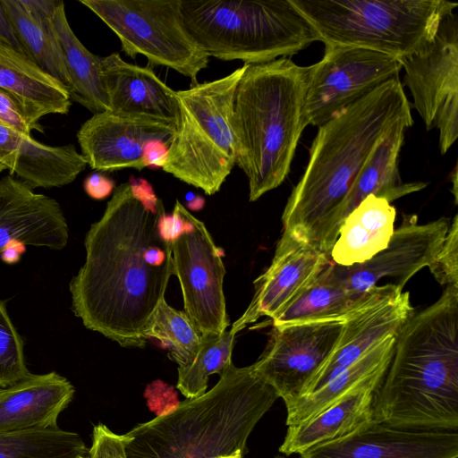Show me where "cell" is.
Segmentation results:
<instances>
[{
    "instance_id": "cell-1",
    "label": "cell",
    "mask_w": 458,
    "mask_h": 458,
    "mask_svg": "<svg viewBox=\"0 0 458 458\" xmlns=\"http://www.w3.org/2000/svg\"><path fill=\"white\" fill-rule=\"evenodd\" d=\"M157 220L129 182L117 186L86 234L85 262L69 284L74 315L122 347L146 345V327L174 275Z\"/></svg>"
},
{
    "instance_id": "cell-2",
    "label": "cell",
    "mask_w": 458,
    "mask_h": 458,
    "mask_svg": "<svg viewBox=\"0 0 458 458\" xmlns=\"http://www.w3.org/2000/svg\"><path fill=\"white\" fill-rule=\"evenodd\" d=\"M408 115L411 103L395 77L319 126L304 173L284 207L278 243L328 254L363 165L383 136Z\"/></svg>"
},
{
    "instance_id": "cell-3",
    "label": "cell",
    "mask_w": 458,
    "mask_h": 458,
    "mask_svg": "<svg viewBox=\"0 0 458 458\" xmlns=\"http://www.w3.org/2000/svg\"><path fill=\"white\" fill-rule=\"evenodd\" d=\"M458 285L414 313L396 335L374 392L372 419L393 427L458 429Z\"/></svg>"
},
{
    "instance_id": "cell-4",
    "label": "cell",
    "mask_w": 458,
    "mask_h": 458,
    "mask_svg": "<svg viewBox=\"0 0 458 458\" xmlns=\"http://www.w3.org/2000/svg\"><path fill=\"white\" fill-rule=\"evenodd\" d=\"M219 376L200 396L126 433V457L216 458L245 452L250 434L279 396L252 365L232 364Z\"/></svg>"
},
{
    "instance_id": "cell-5",
    "label": "cell",
    "mask_w": 458,
    "mask_h": 458,
    "mask_svg": "<svg viewBox=\"0 0 458 458\" xmlns=\"http://www.w3.org/2000/svg\"><path fill=\"white\" fill-rule=\"evenodd\" d=\"M307 66L288 57L248 64L233 100L236 165L249 182L250 201L287 177L306 126L303 113Z\"/></svg>"
},
{
    "instance_id": "cell-6",
    "label": "cell",
    "mask_w": 458,
    "mask_h": 458,
    "mask_svg": "<svg viewBox=\"0 0 458 458\" xmlns=\"http://www.w3.org/2000/svg\"><path fill=\"white\" fill-rule=\"evenodd\" d=\"M185 25L208 57L267 63L319 36L291 0H181Z\"/></svg>"
},
{
    "instance_id": "cell-7",
    "label": "cell",
    "mask_w": 458,
    "mask_h": 458,
    "mask_svg": "<svg viewBox=\"0 0 458 458\" xmlns=\"http://www.w3.org/2000/svg\"><path fill=\"white\" fill-rule=\"evenodd\" d=\"M325 45L373 49L398 58L435 37L457 3L445 0H291Z\"/></svg>"
},
{
    "instance_id": "cell-8",
    "label": "cell",
    "mask_w": 458,
    "mask_h": 458,
    "mask_svg": "<svg viewBox=\"0 0 458 458\" xmlns=\"http://www.w3.org/2000/svg\"><path fill=\"white\" fill-rule=\"evenodd\" d=\"M247 65L175 91L178 116L162 169L207 195L220 191L236 165L233 100Z\"/></svg>"
},
{
    "instance_id": "cell-9",
    "label": "cell",
    "mask_w": 458,
    "mask_h": 458,
    "mask_svg": "<svg viewBox=\"0 0 458 458\" xmlns=\"http://www.w3.org/2000/svg\"><path fill=\"white\" fill-rule=\"evenodd\" d=\"M118 37L132 59L143 55L149 64L165 66L199 83L209 57L188 30L181 0H81Z\"/></svg>"
},
{
    "instance_id": "cell-10",
    "label": "cell",
    "mask_w": 458,
    "mask_h": 458,
    "mask_svg": "<svg viewBox=\"0 0 458 458\" xmlns=\"http://www.w3.org/2000/svg\"><path fill=\"white\" fill-rule=\"evenodd\" d=\"M400 58L355 46L325 45L323 57L307 66L303 113L321 126L385 82L399 77Z\"/></svg>"
},
{
    "instance_id": "cell-11",
    "label": "cell",
    "mask_w": 458,
    "mask_h": 458,
    "mask_svg": "<svg viewBox=\"0 0 458 458\" xmlns=\"http://www.w3.org/2000/svg\"><path fill=\"white\" fill-rule=\"evenodd\" d=\"M413 107L427 131H438L442 155L458 137V16L445 14L434 38L419 51L400 58Z\"/></svg>"
},
{
    "instance_id": "cell-12",
    "label": "cell",
    "mask_w": 458,
    "mask_h": 458,
    "mask_svg": "<svg viewBox=\"0 0 458 458\" xmlns=\"http://www.w3.org/2000/svg\"><path fill=\"white\" fill-rule=\"evenodd\" d=\"M343 327L344 320L273 327L253 369L287 404L305 394L335 350Z\"/></svg>"
},
{
    "instance_id": "cell-13",
    "label": "cell",
    "mask_w": 458,
    "mask_h": 458,
    "mask_svg": "<svg viewBox=\"0 0 458 458\" xmlns=\"http://www.w3.org/2000/svg\"><path fill=\"white\" fill-rule=\"evenodd\" d=\"M187 216L192 227L171 243L184 312L200 335L221 334L229 326L223 291L224 251L203 222L189 211Z\"/></svg>"
},
{
    "instance_id": "cell-14",
    "label": "cell",
    "mask_w": 458,
    "mask_h": 458,
    "mask_svg": "<svg viewBox=\"0 0 458 458\" xmlns=\"http://www.w3.org/2000/svg\"><path fill=\"white\" fill-rule=\"evenodd\" d=\"M448 228L449 221L445 217L420 225L416 216H407L394 229L386 248L370 259L350 267L330 260L325 271L335 283L351 292H368L385 277L394 278V284L403 289L411 277L433 262Z\"/></svg>"
},
{
    "instance_id": "cell-15",
    "label": "cell",
    "mask_w": 458,
    "mask_h": 458,
    "mask_svg": "<svg viewBox=\"0 0 458 458\" xmlns=\"http://www.w3.org/2000/svg\"><path fill=\"white\" fill-rule=\"evenodd\" d=\"M301 458H458V430L393 427L371 420Z\"/></svg>"
},
{
    "instance_id": "cell-16",
    "label": "cell",
    "mask_w": 458,
    "mask_h": 458,
    "mask_svg": "<svg viewBox=\"0 0 458 458\" xmlns=\"http://www.w3.org/2000/svg\"><path fill=\"white\" fill-rule=\"evenodd\" d=\"M414 313L409 292L394 284L379 285L372 298L344 321L335 350L303 395L327 385L379 341L397 335Z\"/></svg>"
},
{
    "instance_id": "cell-17",
    "label": "cell",
    "mask_w": 458,
    "mask_h": 458,
    "mask_svg": "<svg viewBox=\"0 0 458 458\" xmlns=\"http://www.w3.org/2000/svg\"><path fill=\"white\" fill-rule=\"evenodd\" d=\"M174 124L153 118L114 113L93 114L77 140L87 164L98 171L144 168V145L156 139L170 142Z\"/></svg>"
},
{
    "instance_id": "cell-18",
    "label": "cell",
    "mask_w": 458,
    "mask_h": 458,
    "mask_svg": "<svg viewBox=\"0 0 458 458\" xmlns=\"http://www.w3.org/2000/svg\"><path fill=\"white\" fill-rule=\"evenodd\" d=\"M68 239V225L55 199L10 174L0 179V252L13 241L58 250Z\"/></svg>"
},
{
    "instance_id": "cell-19",
    "label": "cell",
    "mask_w": 458,
    "mask_h": 458,
    "mask_svg": "<svg viewBox=\"0 0 458 458\" xmlns=\"http://www.w3.org/2000/svg\"><path fill=\"white\" fill-rule=\"evenodd\" d=\"M330 262L328 254L295 244L278 243L270 266L255 281V293L233 324V335L262 316L275 317L310 286Z\"/></svg>"
},
{
    "instance_id": "cell-20",
    "label": "cell",
    "mask_w": 458,
    "mask_h": 458,
    "mask_svg": "<svg viewBox=\"0 0 458 458\" xmlns=\"http://www.w3.org/2000/svg\"><path fill=\"white\" fill-rule=\"evenodd\" d=\"M102 76L110 111L175 124V91L151 67L129 64L113 53L102 57Z\"/></svg>"
},
{
    "instance_id": "cell-21",
    "label": "cell",
    "mask_w": 458,
    "mask_h": 458,
    "mask_svg": "<svg viewBox=\"0 0 458 458\" xmlns=\"http://www.w3.org/2000/svg\"><path fill=\"white\" fill-rule=\"evenodd\" d=\"M72 383L56 372L30 374L0 393V432L57 428L74 396Z\"/></svg>"
},
{
    "instance_id": "cell-22",
    "label": "cell",
    "mask_w": 458,
    "mask_h": 458,
    "mask_svg": "<svg viewBox=\"0 0 458 458\" xmlns=\"http://www.w3.org/2000/svg\"><path fill=\"white\" fill-rule=\"evenodd\" d=\"M0 89L20 105L32 130L43 131L38 120L52 114H66L72 105L65 87L26 55L0 41Z\"/></svg>"
},
{
    "instance_id": "cell-23",
    "label": "cell",
    "mask_w": 458,
    "mask_h": 458,
    "mask_svg": "<svg viewBox=\"0 0 458 458\" xmlns=\"http://www.w3.org/2000/svg\"><path fill=\"white\" fill-rule=\"evenodd\" d=\"M382 379L361 385L316 416L288 427L279 451L285 455L301 454L345 437L371 420L374 392Z\"/></svg>"
},
{
    "instance_id": "cell-24",
    "label": "cell",
    "mask_w": 458,
    "mask_h": 458,
    "mask_svg": "<svg viewBox=\"0 0 458 458\" xmlns=\"http://www.w3.org/2000/svg\"><path fill=\"white\" fill-rule=\"evenodd\" d=\"M412 124L411 115L402 118L377 142L351 188L344 208V220L369 195L390 203L427 187L428 183L423 182H403L398 169L405 131Z\"/></svg>"
},
{
    "instance_id": "cell-25",
    "label": "cell",
    "mask_w": 458,
    "mask_h": 458,
    "mask_svg": "<svg viewBox=\"0 0 458 458\" xmlns=\"http://www.w3.org/2000/svg\"><path fill=\"white\" fill-rule=\"evenodd\" d=\"M395 216L386 199L369 195L343 221L329 259L342 267L368 261L388 245Z\"/></svg>"
},
{
    "instance_id": "cell-26",
    "label": "cell",
    "mask_w": 458,
    "mask_h": 458,
    "mask_svg": "<svg viewBox=\"0 0 458 458\" xmlns=\"http://www.w3.org/2000/svg\"><path fill=\"white\" fill-rule=\"evenodd\" d=\"M395 339L396 335H390L379 341L327 385L285 404L286 425L306 421L361 385L382 379L392 360Z\"/></svg>"
},
{
    "instance_id": "cell-27",
    "label": "cell",
    "mask_w": 458,
    "mask_h": 458,
    "mask_svg": "<svg viewBox=\"0 0 458 458\" xmlns=\"http://www.w3.org/2000/svg\"><path fill=\"white\" fill-rule=\"evenodd\" d=\"M50 28L64 55L71 100L93 114L110 110L102 76V57L87 49L74 34L63 1L51 20Z\"/></svg>"
},
{
    "instance_id": "cell-28",
    "label": "cell",
    "mask_w": 458,
    "mask_h": 458,
    "mask_svg": "<svg viewBox=\"0 0 458 458\" xmlns=\"http://www.w3.org/2000/svg\"><path fill=\"white\" fill-rule=\"evenodd\" d=\"M325 267L310 286L272 318L273 327L313 321H344L370 300L379 287L376 285L365 293L348 291L335 283Z\"/></svg>"
},
{
    "instance_id": "cell-29",
    "label": "cell",
    "mask_w": 458,
    "mask_h": 458,
    "mask_svg": "<svg viewBox=\"0 0 458 458\" xmlns=\"http://www.w3.org/2000/svg\"><path fill=\"white\" fill-rule=\"evenodd\" d=\"M87 165L73 144L52 147L31 138L10 175L30 189L61 187L72 182Z\"/></svg>"
},
{
    "instance_id": "cell-30",
    "label": "cell",
    "mask_w": 458,
    "mask_h": 458,
    "mask_svg": "<svg viewBox=\"0 0 458 458\" xmlns=\"http://www.w3.org/2000/svg\"><path fill=\"white\" fill-rule=\"evenodd\" d=\"M1 2L23 53L41 70L62 83L69 92L70 81L64 55L50 24L46 25L35 19L20 0Z\"/></svg>"
},
{
    "instance_id": "cell-31",
    "label": "cell",
    "mask_w": 458,
    "mask_h": 458,
    "mask_svg": "<svg viewBox=\"0 0 458 458\" xmlns=\"http://www.w3.org/2000/svg\"><path fill=\"white\" fill-rule=\"evenodd\" d=\"M81 436L61 428L0 432V458H85Z\"/></svg>"
},
{
    "instance_id": "cell-32",
    "label": "cell",
    "mask_w": 458,
    "mask_h": 458,
    "mask_svg": "<svg viewBox=\"0 0 458 458\" xmlns=\"http://www.w3.org/2000/svg\"><path fill=\"white\" fill-rule=\"evenodd\" d=\"M234 335L230 331L204 334L191 364L178 367L176 387L186 398H195L207 391L208 377L221 375L232 364Z\"/></svg>"
},
{
    "instance_id": "cell-33",
    "label": "cell",
    "mask_w": 458,
    "mask_h": 458,
    "mask_svg": "<svg viewBox=\"0 0 458 458\" xmlns=\"http://www.w3.org/2000/svg\"><path fill=\"white\" fill-rule=\"evenodd\" d=\"M144 335L156 338L168 349L171 360L178 367L191 363L200 344L201 335L184 311L171 307L163 298L151 316Z\"/></svg>"
},
{
    "instance_id": "cell-34",
    "label": "cell",
    "mask_w": 458,
    "mask_h": 458,
    "mask_svg": "<svg viewBox=\"0 0 458 458\" xmlns=\"http://www.w3.org/2000/svg\"><path fill=\"white\" fill-rule=\"evenodd\" d=\"M31 373L24 358L23 342L0 300V387L12 386Z\"/></svg>"
},
{
    "instance_id": "cell-35",
    "label": "cell",
    "mask_w": 458,
    "mask_h": 458,
    "mask_svg": "<svg viewBox=\"0 0 458 458\" xmlns=\"http://www.w3.org/2000/svg\"><path fill=\"white\" fill-rule=\"evenodd\" d=\"M431 274L441 285H458V216L449 225L444 243L428 266Z\"/></svg>"
},
{
    "instance_id": "cell-36",
    "label": "cell",
    "mask_w": 458,
    "mask_h": 458,
    "mask_svg": "<svg viewBox=\"0 0 458 458\" xmlns=\"http://www.w3.org/2000/svg\"><path fill=\"white\" fill-rule=\"evenodd\" d=\"M129 437L117 435L99 423L93 428L92 444L85 458H127L125 445Z\"/></svg>"
},
{
    "instance_id": "cell-37",
    "label": "cell",
    "mask_w": 458,
    "mask_h": 458,
    "mask_svg": "<svg viewBox=\"0 0 458 458\" xmlns=\"http://www.w3.org/2000/svg\"><path fill=\"white\" fill-rule=\"evenodd\" d=\"M187 211L182 204L176 200L173 213L166 215L162 203H159L157 229L159 236L164 242L172 243L185 231L192 227L187 216Z\"/></svg>"
},
{
    "instance_id": "cell-38",
    "label": "cell",
    "mask_w": 458,
    "mask_h": 458,
    "mask_svg": "<svg viewBox=\"0 0 458 458\" xmlns=\"http://www.w3.org/2000/svg\"><path fill=\"white\" fill-rule=\"evenodd\" d=\"M32 137L23 136L0 121V173L14 169L20 153Z\"/></svg>"
},
{
    "instance_id": "cell-39",
    "label": "cell",
    "mask_w": 458,
    "mask_h": 458,
    "mask_svg": "<svg viewBox=\"0 0 458 458\" xmlns=\"http://www.w3.org/2000/svg\"><path fill=\"white\" fill-rule=\"evenodd\" d=\"M0 121L18 133L31 137V127L18 102L6 91L0 89Z\"/></svg>"
},
{
    "instance_id": "cell-40",
    "label": "cell",
    "mask_w": 458,
    "mask_h": 458,
    "mask_svg": "<svg viewBox=\"0 0 458 458\" xmlns=\"http://www.w3.org/2000/svg\"><path fill=\"white\" fill-rule=\"evenodd\" d=\"M169 142L156 139L148 141L143 148L142 161L144 167L158 168L165 165Z\"/></svg>"
},
{
    "instance_id": "cell-41",
    "label": "cell",
    "mask_w": 458,
    "mask_h": 458,
    "mask_svg": "<svg viewBox=\"0 0 458 458\" xmlns=\"http://www.w3.org/2000/svg\"><path fill=\"white\" fill-rule=\"evenodd\" d=\"M83 187L86 193L94 199H104L108 197L115 187L114 182L109 177L94 173L84 180Z\"/></svg>"
},
{
    "instance_id": "cell-42",
    "label": "cell",
    "mask_w": 458,
    "mask_h": 458,
    "mask_svg": "<svg viewBox=\"0 0 458 458\" xmlns=\"http://www.w3.org/2000/svg\"><path fill=\"white\" fill-rule=\"evenodd\" d=\"M23 7L40 22L49 25L62 1L60 0H20Z\"/></svg>"
},
{
    "instance_id": "cell-43",
    "label": "cell",
    "mask_w": 458,
    "mask_h": 458,
    "mask_svg": "<svg viewBox=\"0 0 458 458\" xmlns=\"http://www.w3.org/2000/svg\"><path fill=\"white\" fill-rule=\"evenodd\" d=\"M130 188L132 195L139 199L146 208L157 212L159 200L157 199L152 186L144 179L131 180Z\"/></svg>"
},
{
    "instance_id": "cell-44",
    "label": "cell",
    "mask_w": 458,
    "mask_h": 458,
    "mask_svg": "<svg viewBox=\"0 0 458 458\" xmlns=\"http://www.w3.org/2000/svg\"><path fill=\"white\" fill-rule=\"evenodd\" d=\"M0 41L23 53L17 39L11 20L0 0ZM24 54V53H23ZM25 55V54H24Z\"/></svg>"
},
{
    "instance_id": "cell-45",
    "label": "cell",
    "mask_w": 458,
    "mask_h": 458,
    "mask_svg": "<svg viewBox=\"0 0 458 458\" xmlns=\"http://www.w3.org/2000/svg\"><path fill=\"white\" fill-rule=\"evenodd\" d=\"M26 251V245L20 241L10 242L1 252L3 262L12 265L20 261L21 255Z\"/></svg>"
},
{
    "instance_id": "cell-46",
    "label": "cell",
    "mask_w": 458,
    "mask_h": 458,
    "mask_svg": "<svg viewBox=\"0 0 458 458\" xmlns=\"http://www.w3.org/2000/svg\"><path fill=\"white\" fill-rule=\"evenodd\" d=\"M187 205L191 210H199L205 204V199L200 196H195L191 192L186 195Z\"/></svg>"
},
{
    "instance_id": "cell-47",
    "label": "cell",
    "mask_w": 458,
    "mask_h": 458,
    "mask_svg": "<svg viewBox=\"0 0 458 458\" xmlns=\"http://www.w3.org/2000/svg\"><path fill=\"white\" fill-rule=\"evenodd\" d=\"M451 182H453V194L454 196V201L457 203V165L454 167L451 173Z\"/></svg>"
},
{
    "instance_id": "cell-48",
    "label": "cell",
    "mask_w": 458,
    "mask_h": 458,
    "mask_svg": "<svg viewBox=\"0 0 458 458\" xmlns=\"http://www.w3.org/2000/svg\"><path fill=\"white\" fill-rule=\"evenodd\" d=\"M244 452L242 450H237L233 452V454L220 455L216 458H242Z\"/></svg>"
},
{
    "instance_id": "cell-49",
    "label": "cell",
    "mask_w": 458,
    "mask_h": 458,
    "mask_svg": "<svg viewBox=\"0 0 458 458\" xmlns=\"http://www.w3.org/2000/svg\"><path fill=\"white\" fill-rule=\"evenodd\" d=\"M2 389H3V388H2V387H0V393H1Z\"/></svg>"
},
{
    "instance_id": "cell-50",
    "label": "cell",
    "mask_w": 458,
    "mask_h": 458,
    "mask_svg": "<svg viewBox=\"0 0 458 458\" xmlns=\"http://www.w3.org/2000/svg\"><path fill=\"white\" fill-rule=\"evenodd\" d=\"M277 458H280V457H277Z\"/></svg>"
}]
</instances>
